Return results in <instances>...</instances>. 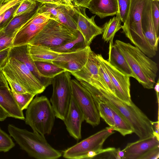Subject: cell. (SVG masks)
I'll use <instances>...</instances> for the list:
<instances>
[{
	"label": "cell",
	"mask_w": 159,
	"mask_h": 159,
	"mask_svg": "<svg viewBox=\"0 0 159 159\" xmlns=\"http://www.w3.org/2000/svg\"><path fill=\"white\" fill-rule=\"evenodd\" d=\"M81 84L91 93L93 99L108 103L123 116L140 139L154 135L152 121L133 102L129 105L111 93L107 89L96 88L83 81Z\"/></svg>",
	"instance_id": "obj_1"
},
{
	"label": "cell",
	"mask_w": 159,
	"mask_h": 159,
	"mask_svg": "<svg viewBox=\"0 0 159 159\" xmlns=\"http://www.w3.org/2000/svg\"><path fill=\"white\" fill-rule=\"evenodd\" d=\"M114 44L126 60L134 78L144 88H153L158 70L157 63L129 43L116 40Z\"/></svg>",
	"instance_id": "obj_2"
},
{
	"label": "cell",
	"mask_w": 159,
	"mask_h": 159,
	"mask_svg": "<svg viewBox=\"0 0 159 159\" xmlns=\"http://www.w3.org/2000/svg\"><path fill=\"white\" fill-rule=\"evenodd\" d=\"M7 129L10 136L30 157L37 159H57L61 156L60 152L48 143L44 135L12 124H9Z\"/></svg>",
	"instance_id": "obj_3"
},
{
	"label": "cell",
	"mask_w": 159,
	"mask_h": 159,
	"mask_svg": "<svg viewBox=\"0 0 159 159\" xmlns=\"http://www.w3.org/2000/svg\"><path fill=\"white\" fill-rule=\"evenodd\" d=\"M147 0H131L129 11L121 29L122 32L135 47L149 57H152L156 52L148 43L141 26L142 11Z\"/></svg>",
	"instance_id": "obj_4"
},
{
	"label": "cell",
	"mask_w": 159,
	"mask_h": 159,
	"mask_svg": "<svg viewBox=\"0 0 159 159\" xmlns=\"http://www.w3.org/2000/svg\"><path fill=\"white\" fill-rule=\"evenodd\" d=\"M56 116L51 102L45 96H36L25 112V120L33 131L44 135L51 133Z\"/></svg>",
	"instance_id": "obj_5"
},
{
	"label": "cell",
	"mask_w": 159,
	"mask_h": 159,
	"mask_svg": "<svg viewBox=\"0 0 159 159\" xmlns=\"http://www.w3.org/2000/svg\"><path fill=\"white\" fill-rule=\"evenodd\" d=\"M78 32L79 31H75L70 30L55 20L49 19L27 44L52 48L75 39L78 36Z\"/></svg>",
	"instance_id": "obj_6"
},
{
	"label": "cell",
	"mask_w": 159,
	"mask_h": 159,
	"mask_svg": "<svg viewBox=\"0 0 159 159\" xmlns=\"http://www.w3.org/2000/svg\"><path fill=\"white\" fill-rule=\"evenodd\" d=\"M114 133L111 127H106L65 150L63 157L70 159L93 158L100 153V149L105 140Z\"/></svg>",
	"instance_id": "obj_7"
},
{
	"label": "cell",
	"mask_w": 159,
	"mask_h": 159,
	"mask_svg": "<svg viewBox=\"0 0 159 159\" xmlns=\"http://www.w3.org/2000/svg\"><path fill=\"white\" fill-rule=\"evenodd\" d=\"M70 74L65 71L52 80L53 91L50 102L56 117L62 120L65 118L71 98Z\"/></svg>",
	"instance_id": "obj_8"
},
{
	"label": "cell",
	"mask_w": 159,
	"mask_h": 159,
	"mask_svg": "<svg viewBox=\"0 0 159 159\" xmlns=\"http://www.w3.org/2000/svg\"><path fill=\"white\" fill-rule=\"evenodd\" d=\"M71 95L82 112L86 122L94 127L100 123V117L89 92L76 79L71 80Z\"/></svg>",
	"instance_id": "obj_9"
},
{
	"label": "cell",
	"mask_w": 159,
	"mask_h": 159,
	"mask_svg": "<svg viewBox=\"0 0 159 159\" xmlns=\"http://www.w3.org/2000/svg\"><path fill=\"white\" fill-rule=\"evenodd\" d=\"M2 69L13 75L28 93L35 95L46 88L24 63L14 58L9 57Z\"/></svg>",
	"instance_id": "obj_10"
},
{
	"label": "cell",
	"mask_w": 159,
	"mask_h": 159,
	"mask_svg": "<svg viewBox=\"0 0 159 159\" xmlns=\"http://www.w3.org/2000/svg\"><path fill=\"white\" fill-rule=\"evenodd\" d=\"M110 77L115 89L116 96L131 105L133 102L130 94V77L119 71L105 59L101 54H97Z\"/></svg>",
	"instance_id": "obj_11"
},
{
	"label": "cell",
	"mask_w": 159,
	"mask_h": 159,
	"mask_svg": "<svg viewBox=\"0 0 159 159\" xmlns=\"http://www.w3.org/2000/svg\"><path fill=\"white\" fill-rule=\"evenodd\" d=\"M91 48L89 46L74 52L60 53L59 57L52 63L70 73L81 70L88 59Z\"/></svg>",
	"instance_id": "obj_12"
},
{
	"label": "cell",
	"mask_w": 159,
	"mask_h": 159,
	"mask_svg": "<svg viewBox=\"0 0 159 159\" xmlns=\"http://www.w3.org/2000/svg\"><path fill=\"white\" fill-rule=\"evenodd\" d=\"M85 8L76 6L74 7L78 30L83 37L86 45L89 46L96 37L102 34L103 29L96 24L94 21L96 15L90 18L87 16Z\"/></svg>",
	"instance_id": "obj_13"
},
{
	"label": "cell",
	"mask_w": 159,
	"mask_h": 159,
	"mask_svg": "<svg viewBox=\"0 0 159 159\" xmlns=\"http://www.w3.org/2000/svg\"><path fill=\"white\" fill-rule=\"evenodd\" d=\"M99 63L97 54L91 49L87 61L83 67L79 71L70 74L78 80L83 81L95 88H107L102 83L99 75Z\"/></svg>",
	"instance_id": "obj_14"
},
{
	"label": "cell",
	"mask_w": 159,
	"mask_h": 159,
	"mask_svg": "<svg viewBox=\"0 0 159 159\" xmlns=\"http://www.w3.org/2000/svg\"><path fill=\"white\" fill-rule=\"evenodd\" d=\"M84 114L72 97L65 119L63 120L70 136L78 141L81 139V128Z\"/></svg>",
	"instance_id": "obj_15"
},
{
	"label": "cell",
	"mask_w": 159,
	"mask_h": 159,
	"mask_svg": "<svg viewBox=\"0 0 159 159\" xmlns=\"http://www.w3.org/2000/svg\"><path fill=\"white\" fill-rule=\"evenodd\" d=\"M159 146V138L153 135L128 143L122 151L123 159H139L150 150Z\"/></svg>",
	"instance_id": "obj_16"
},
{
	"label": "cell",
	"mask_w": 159,
	"mask_h": 159,
	"mask_svg": "<svg viewBox=\"0 0 159 159\" xmlns=\"http://www.w3.org/2000/svg\"><path fill=\"white\" fill-rule=\"evenodd\" d=\"M9 57L14 58L24 63L46 88L52 84V79L43 77L39 72L34 61L28 54L27 44L11 47Z\"/></svg>",
	"instance_id": "obj_17"
},
{
	"label": "cell",
	"mask_w": 159,
	"mask_h": 159,
	"mask_svg": "<svg viewBox=\"0 0 159 159\" xmlns=\"http://www.w3.org/2000/svg\"><path fill=\"white\" fill-rule=\"evenodd\" d=\"M141 26L143 34L148 43L157 50L159 36L156 33L152 18L151 0H147L142 11Z\"/></svg>",
	"instance_id": "obj_18"
},
{
	"label": "cell",
	"mask_w": 159,
	"mask_h": 159,
	"mask_svg": "<svg viewBox=\"0 0 159 159\" xmlns=\"http://www.w3.org/2000/svg\"><path fill=\"white\" fill-rule=\"evenodd\" d=\"M0 106L8 117L24 120L25 117L16 102L9 87L0 86Z\"/></svg>",
	"instance_id": "obj_19"
},
{
	"label": "cell",
	"mask_w": 159,
	"mask_h": 159,
	"mask_svg": "<svg viewBox=\"0 0 159 159\" xmlns=\"http://www.w3.org/2000/svg\"><path fill=\"white\" fill-rule=\"evenodd\" d=\"M88 8L101 19L114 16L118 12L117 0H91Z\"/></svg>",
	"instance_id": "obj_20"
},
{
	"label": "cell",
	"mask_w": 159,
	"mask_h": 159,
	"mask_svg": "<svg viewBox=\"0 0 159 159\" xmlns=\"http://www.w3.org/2000/svg\"><path fill=\"white\" fill-rule=\"evenodd\" d=\"M109 42L108 61L122 73L134 78V75L126 60L117 47L113 44V40Z\"/></svg>",
	"instance_id": "obj_21"
},
{
	"label": "cell",
	"mask_w": 159,
	"mask_h": 159,
	"mask_svg": "<svg viewBox=\"0 0 159 159\" xmlns=\"http://www.w3.org/2000/svg\"><path fill=\"white\" fill-rule=\"evenodd\" d=\"M31 19L16 33L12 47L27 44L48 22L43 24H36L32 21Z\"/></svg>",
	"instance_id": "obj_22"
},
{
	"label": "cell",
	"mask_w": 159,
	"mask_h": 159,
	"mask_svg": "<svg viewBox=\"0 0 159 159\" xmlns=\"http://www.w3.org/2000/svg\"><path fill=\"white\" fill-rule=\"evenodd\" d=\"M28 53L34 61H41L52 63L59 56L60 53L51 48L41 45L27 44Z\"/></svg>",
	"instance_id": "obj_23"
},
{
	"label": "cell",
	"mask_w": 159,
	"mask_h": 159,
	"mask_svg": "<svg viewBox=\"0 0 159 159\" xmlns=\"http://www.w3.org/2000/svg\"><path fill=\"white\" fill-rule=\"evenodd\" d=\"M74 7H71L66 5H59L58 17L59 22L72 30L78 31Z\"/></svg>",
	"instance_id": "obj_24"
},
{
	"label": "cell",
	"mask_w": 159,
	"mask_h": 159,
	"mask_svg": "<svg viewBox=\"0 0 159 159\" xmlns=\"http://www.w3.org/2000/svg\"><path fill=\"white\" fill-rule=\"evenodd\" d=\"M38 6L32 11L14 17L9 24L3 29L7 33L18 31L37 13Z\"/></svg>",
	"instance_id": "obj_25"
},
{
	"label": "cell",
	"mask_w": 159,
	"mask_h": 159,
	"mask_svg": "<svg viewBox=\"0 0 159 159\" xmlns=\"http://www.w3.org/2000/svg\"><path fill=\"white\" fill-rule=\"evenodd\" d=\"M121 20L118 12L116 16L111 19L103 25L102 39L107 42L113 40L116 33L121 29Z\"/></svg>",
	"instance_id": "obj_26"
},
{
	"label": "cell",
	"mask_w": 159,
	"mask_h": 159,
	"mask_svg": "<svg viewBox=\"0 0 159 159\" xmlns=\"http://www.w3.org/2000/svg\"><path fill=\"white\" fill-rule=\"evenodd\" d=\"M105 103L110 108L113 113L114 125L112 128L113 130L118 132L123 136L133 133L131 126L120 113L111 105Z\"/></svg>",
	"instance_id": "obj_27"
},
{
	"label": "cell",
	"mask_w": 159,
	"mask_h": 159,
	"mask_svg": "<svg viewBox=\"0 0 159 159\" xmlns=\"http://www.w3.org/2000/svg\"><path fill=\"white\" fill-rule=\"evenodd\" d=\"M36 68L41 75L52 79L57 75L66 71L65 69L50 63L34 61Z\"/></svg>",
	"instance_id": "obj_28"
},
{
	"label": "cell",
	"mask_w": 159,
	"mask_h": 159,
	"mask_svg": "<svg viewBox=\"0 0 159 159\" xmlns=\"http://www.w3.org/2000/svg\"><path fill=\"white\" fill-rule=\"evenodd\" d=\"M86 46L83 37L79 31L78 36L75 39L64 44L51 48L59 53H69L75 52Z\"/></svg>",
	"instance_id": "obj_29"
},
{
	"label": "cell",
	"mask_w": 159,
	"mask_h": 159,
	"mask_svg": "<svg viewBox=\"0 0 159 159\" xmlns=\"http://www.w3.org/2000/svg\"><path fill=\"white\" fill-rule=\"evenodd\" d=\"M40 3L37 9V13L49 19L54 20L59 22L58 17L59 4L50 3Z\"/></svg>",
	"instance_id": "obj_30"
},
{
	"label": "cell",
	"mask_w": 159,
	"mask_h": 159,
	"mask_svg": "<svg viewBox=\"0 0 159 159\" xmlns=\"http://www.w3.org/2000/svg\"><path fill=\"white\" fill-rule=\"evenodd\" d=\"M93 99L100 117L102 118L109 126L113 127L114 125V122L113 113L110 108L105 102L96 99Z\"/></svg>",
	"instance_id": "obj_31"
},
{
	"label": "cell",
	"mask_w": 159,
	"mask_h": 159,
	"mask_svg": "<svg viewBox=\"0 0 159 159\" xmlns=\"http://www.w3.org/2000/svg\"><path fill=\"white\" fill-rule=\"evenodd\" d=\"M11 90L16 102L22 111L27 109L35 96L29 93H18Z\"/></svg>",
	"instance_id": "obj_32"
},
{
	"label": "cell",
	"mask_w": 159,
	"mask_h": 159,
	"mask_svg": "<svg viewBox=\"0 0 159 159\" xmlns=\"http://www.w3.org/2000/svg\"><path fill=\"white\" fill-rule=\"evenodd\" d=\"M2 70L8 85L12 90L18 93H28L13 75L4 70Z\"/></svg>",
	"instance_id": "obj_33"
},
{
	"label": "cell",
	"mask_w": 159,
	"mask_h": 159,
	"mask_svg": "<svg viewBox=\"0 0 159 159\" xmlns=\"http://www.w3.org/2000/svg\"><path fill=\"white\" fill-rule=\"evenodd\" d=\"M15 146L11 136L0 127V152H7Z\"/></svg>",
	"instance_id": "obj_34"
},
{
	"label": "cell",
	"mask_w": 159,
	"mask_h": 159,
	"mask_svg": "<svg viewBox=\"0 0 159 159\" xmlns=\"http://www.w3.org/2000/svg\"><path fill=\"white\" fill-rule=\"evenodd\" d=\"M37 2L35 0H22L13 17L32 11L39 5Z\"/></svg>",
	"instance_id": "obj_35"
},
{
	"label": "cell",
	"mask_w": 159,
	"mask_h": 159,
	"mask_svg": "<svg viewBox=\"0 0 159 159\" xmlns=\"http://www.w3.org/2000/svg\"><path fill=\"white\" fill-rule=\"evenodd\" d=\"M0 29V51L8 48L12 47L13 41L18 31L12 33H7Z\"/></svg>",
	"instance_id": "obj_36"
},
{
	"label": "cell",
	"mask_w": 159,
	"mask_h": 159,
	"mask_svg": "<svg viewBox=\"0 0 159 159\" xmlns=\"http://www.w3.org/2000/svg\"><path fill=\"white\" fill-rule=\"evenodd\" d=\"M100 61L99 66V74L102 81L104 85L108 89L109 91L116 96L115 88L112 81L102 63Z\"/></svg>",
	"instance_id": "obj_37"
},
{
	"label": "cell",
	"mask_w": 159,
	"mask_h": 159,
	"mask_svg": "<svg viewBox=\"0 0 159 159\" xmlns=\"http://www.w3.org/2000/svg\"><path fill=\"white\" fill-rule=\"evenodd\" d=\"M151 13L154 29L158 36L159 25V0H151Z\"/></svg>",
	"instance_id": "obj_38"
},
{
	"label": "cell",
	"mask_w": 159,
	"mask_h": 159,
	"mask_svg": "<svg viewBox=\"0 0 159 159\" xmlns=\"http://www.w3.org/2000/svg\"><path fill=\"white\" fill-rule=\"evenodd\" d=\"M118 12L121 22L124 23L128 16L130 6L131 0H117Z\"/></svg>",
	"instance_id": "obj_39"
},
{
	"label": "cell",
	"mask_w": 159,
	"mask_h": 159,
	"mask_svg": "<svg viewBox=\"0 0 159 159\" xmlns=\"http://www.w3.org/2000/svg\"><path fill=\"white\" fill-rule=\"evenodd\" d=\"M21 1L5 11L2 20L0 23V29L4 28L11 20L14 17L13 14L19 6Z\"/></svg>",
	"instance_id": "obj_40"
},
{
	"label": "cell",
	"mask_w": 159,
	"mask_h": 159,
	"mask_svg": "<svg viewBox=\"0 0 159 159\" xmlns=\"http://www.w3.org/2000/svg\"><path fill=\"white\" fill-rule=\"evenodd\" d=\"M159 157V146L153 148L146 152L139 159H158Z\"/></svg>",
	"instance_id": "obj_41"
},
{
	"label": "cell",
	"mask_w": 159,
	"mask_h": 159,
	"mask_svg": "<svg viewBox=\"0 0 159 159\" xmlns=\"http://www.w3.org/2000/svg\"><path fill=\"white\" fill-rule=\"evenodd\" d=\"M22 0H14L0 5V23L2 21L5 11L8 8L20 2Z\"/></svg>",
	"instance_id": "obj_42"
},
{
	"label": "cell",
	"mask_w": 159,
	"mask_h": 159,
	"mask_svg": "<svg viewBox=\"0 0 159 159\" xmlns=\"http://www.w3.org/2000/svg\"><path fill=\"white\" fill-rule=\"evenodd\" d=\"M11 48H8L0 51V69L6 64L9 57Z\"/></svg>",
	"instance_id": "obj_43"
},
{
	"label": "cell",
	"mask_w": 159,
	"mask_h": 159,
	"mask_svg": "<svg viewBox=\"0 0 159 159\" xmlns=\"http://www.w3.org/2000/svg\"><path fill=\"white\" fill-rule=\"evenodd\" d=\"M91 1V0H73V3L74 6L88 8Z\"/></svg>",
	"instance_id": "obj_44"
},
{
	"label": "cell",
	"mask_w": 159,
	"mask_h": 159,
	"mask_svg": "<svg viewBox=\"0 0 159 159\" xmlns=\"http://www.w3.org/2000/svg\"><path fill=\"white\" fill-rule=\"evenodd\" d=\"M41 3H50L59 5H66L63 0H35Z\"/></svg>",
	"instance_id": "obj_45"
},
{
	"label": "cell",
	"mask_w": 159,
	"mask_h": 159,
	"mask_svg": "<svg viewBox=\"0 0 159 159\" xmlns=\"http://www.w3.org/2000/svg\"><path fill=\"white\" fill-rule=\"evenodd\" d=\"M0 86L9 87L2 69H0Z\"/></svg>",
	"instance_id": "obj_46"
},
{
	"label": "cell",
	"mask_w": 159,
	"mask_h": 159,
	"mask_svg": "<svg viewBox=\"0 0 159 159\" xmlns=\"http://www.w3.org/2000/svg\"><path fill=\"white\" fill-rule=\"evenodd\" d=\"M8 116L6 112L0 106V121L4 120Z\"/></svg>",
	"instance_id": "obj_47"
},
{
	"label": "cell",
	"mask_w": 159,
	"mask_h": 159,
	"mask_svg": "<svg viewBox=\"0 0 159 159\" xmlns=\"http://www.w3.org/2000/svg\"><path fill=\"white\" fill-rule=\"evenodd\" d=\"M65 4L66 5L73 7L74 6L73 3V0H63Z\"/></svg>",
	"instance_id": "obj_48"
},
{
	"label": "cell",
	"mask_w": 159,
	"mask_h": 159,
	"mask_svg": "<svg viewBox=\"0 0 159 159\" xmlns=\"http://www.w3.org/2000/svg\"><path fill=\"white\" fill-rule=\"evenodd\" d=\"M154 89L156 92L157 98H159V79L158 80L157 82V83L155 86L154 88Z\"/></svg>",
	"instance_id": "obj_49"
},
{
	"label": "cell",
	"mask_w": 159,
	"mask_h": 159,
	"mask_svg": "<svg viewBox=\"0 0 159 159\" xmlns=\"http://www.w3.org/2000/svg\"><path fill=\"white\" fill-rule=\"evenodd\" d=\"M14 0H4L2 3H5Z\"/></svg>",
	"instance_id": "obj_50"
},
{
	"label": "cell",
	"mask_w": 159,
	"mask_h": 159,
	"mask_svg": "<svg viewBox=\"0 0 159 159\" xmlns=\"http://www.w3.org/2000/svg\"><path fill=\"white\" fill-rule=\"evenodd\" d=\"M4 0H0V5L2 4Z\"/></svg>",
	"instance_id": "obj_51"
},
{
	"label": "cell",
	"mask_w": 159,
	"mask_h": 159,
	"mask_svg": "<svg viewBox=\"0 0 159 159\" xmlns=\"http://www.w3.org/2000/svg\"></svg>",
	"instance_id": "obj_52"
}]
</instances>
